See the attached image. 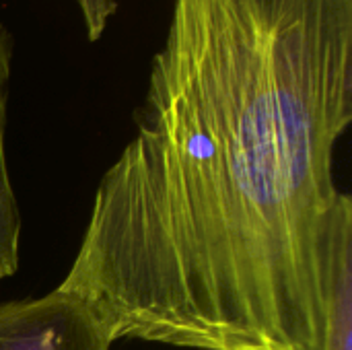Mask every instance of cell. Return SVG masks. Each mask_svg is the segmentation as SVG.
Masks as SVG:
<instances>
[{
    "label": "cell",
    "instance_id": "obj_4",
    "mask_svg": "<svg viewBox=\"0 0 352 350\" xmlns=\"http://www.w3.org/2000/svg\"><path fill=\"white\" fill-rule=\"evenodd\" d=\"M12 50V35L6 25L0 23V281L16 272L21 252V212L6 163V109Z\"/></svg>",
    "mask_w": 352,
    "mask_h": 350
},
{
    "label": "cell",
    "instance_id": "obj_2",
    "mask_svg": "<svg viewBox=\"0 0 352 350\" xmlns=\"http://www.w3.org/2000/svg\"><path fill=\"white\" fill-rule=\"evenodd\" d=\"M99 314L56 287L37 299L0 303V350H111Z\"/></svg>",
    "mask_w": 352,
    "mask_h": 350
},
{
    "label": "cell",
    "instance_id": "obj_3",
    "mask_svg": "<svg viewBox=\"0 0 352 350\" xmlns=\"http://www.w3.org/2000/svg\"><path fill=\"white\" fill-rule=\"evenodd\" d=\"M320 350H352V198L344 192H340L330 223L326 320Z\"/></svg>",
    "mask_w": 352,
    "mask_h": 350
},
{
    "label": "cell",
    "instance_id": "obj_1",
    "mask_svg": "<svg viewBox=\"0 0 352 350\" xmlns=\"http://www.w3.org/2000/svg\"><path fill=\"white\" fill-rule=\"evenodd\" d=\"M352 0H173L60 289L111 340L320 350Z\"/></svg>",
    "mask_w": 352,
    "mask_h": 350
},
{
    "label": "cell",
    "instance_id": "obj_5",
    "mask_svg": "<svg viewBox=\"0 0 352 350\" xmlns=\"http://www.w3.org/2000/svg\"><path fill=\"white\" fill-rule=\"evenodd\" d=\"M74 2L82 17V25L89 41L93 43L99 41L105 35L111 17L118 10V0H74Z\"/></svg>",
    "mask_w": 352,
    "mask_h": 350
}]
</instances>
